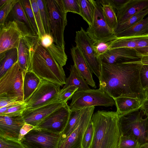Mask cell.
<instances>
[{
  "label": "cell",
  "mask_w": 148,
  "mask_h": 148,
  "mask_svg": "<svg viewBox=\"0 0 148 148\" xmlns=\"http://www.w3.org/2000/svg\"><path fill=\"white\" fill-rule=\"evenodd\" d=\"M140 61L109 64L101 62L99 88L114 99L120 97L145 99L140 83Z\"/></svg>",
  "instance_id": "obj_1"
},
{
  "label": "cell",
  "mask_w": 148,
  "mask_h": 148,
  "mask_svg": "<svg viewBox=\"0 0 148 148\" xmlns=\"http://www.w3.org/2000/svg\"><path fill=\"white\" fill-rule=\"evenodd\" d=\"M91 121L94 131L90 148H117L121 132L117 112L98 110Z\"/></svg>",
  "instance_id": "obj_2"
},
{
  "label": "cell",
  "mask_w": 148,
  "mask_h": 148,
  "mask_svg": "<svg viewBox=\"0 0 148 148\" xmlns=\"http://www.w3.org/2000/svg\"><path fill=\"white\" fill-rule=\"evenodd\" d=\"M28 70L33 72L42 79L61 86L65 84L66 78L63 67L41 45L38 37L31 49Z\"/></svg>",
  "instance_id": "obj_3"
},
{
  "label": "cell",
  "mask_w": 148,
  "mask_h": 148,
  "mask_svg": "<svg viewBox=\"0 0 148 148\" xmlns=\"http://www.w3.org/2000/svg\"><path fill=\"white\" fill-rule=\"evenodd\" d=\"M119 123L121 135L136 139L142 146L148 144V117L141 107L119 115Z\"/></svg>",
  "instance_id": "obj_4"
},
{
  "label": "cell",
  "mask_w": 148,
  "mask_h": 148,
  "mask_svg": "<svg viewBox=\"0 0 148 148\" xmlns=\"http://www.w3.org/2000/svg\"><path fill=\"white\" fill-rule=\"evenodd\" d=\"M45 0L49 16L51 35L56 44L65 47L64 32L67 25V13L63 1Z\"/></svg>",
  "instance_id": "obj_5"
},
{
  "label": "cell",
  "mask_w": 148,
  "mask_h": 148,
  "mask_svg": "<svg viewBox=\"0 0 148 148\" xmlns=\"http://www.w3.org/2000/svg\"><path fill=\"white\" fill-rule=\"evenodd\" d=\"M116 105L114 99L100 89L77 91L69 106L71 110L95 106L106 107Z\"/></svg>",
  "instance_id": "obj_6"
},
{
  "label": "cell",
  "mask_w": 148,
  "mask_h": 148,
  "mask_svg": "<svg viewBox=\"0 0 148 148\" xmlns=\"http://www.w3.org/2000/svg\"><path fill=\"white\" fill-rule=\"evenodd\" d=\"M26 71L14 64L0 78V95L16 97L19 101H23V82Z\"/></svg>",
  "instance_id": "obj_7"
},
{
  "label": "cell",
  "mask_w": 148,
  "mask_h": 148,
  "mask_svg": "<svg viewBox=\"0 0 148 148\" xmlns=\"http://www.w3.org/2000/svg\"><path fill=\"white\" fill-rule=\"evenodd\" d=\"M61 86L42 79L32 95L24 102L26 109H34L57 101Z\"/></svg>",
  "instance_id": "obj_8"
},
{
  "label": "cell",
  "mask_w": 148,
  "mask_h": 148,
  "mask_svg": "<svg viewBox=\"0 0 148 148\" xmlns=\"http://www.w3.org/2000/svg\"><path fill=\"white\" fill-rule=\"evenodd\" d=\"M61 134L35 127L20 141L25 148H58Z\"/></svg>",
  "instance_id": "obj_9"
},
{
  "label": "cell",
  "mask_w": 148,
  "mask_h": 148,
  "mask_svg": "<svg viewBox=\"0 0 148 148\" xmlns=\"http://www.w3.org/2000/svg\"><path fill=\"white\" fill-rule=\"evenodd\" d=\"M28 29L24 23L14 20L9 21L1 27L0 53L11 49L17 48L24 35L31 32Z\"/></svg>",
  "instance_id": "obj_10"
},
{
  "label": "cell",
  "mask_w": 148,
  "mask_h": 148,
  "mask_svg": "<svg viewBox=\"0 0 148 148\" xmlns=\"http://www.w3.org/2000/svg\"><path fill=\"white\" fill-rule=\"evenodd\" d=\"M95 11L92 25L86 31L93 42H109L116 37L114 30L108 26L103 15L102 6L98 0L95 1Z\"/></svg>",
  "instance_id": "obj_11"
},
{
  "label": "cell",
  "mask_w": 148,
  "mask_h": 148,
  "mask_svg": "<svg viewBox=\"0 0 148 148\" xmlns=\"http://www.w3.org/2000/svg\"><path fill=\"white\" fill-rule=\"evenodd\" d=\"M75 42L76 46L81 50L92 72L99 80L100 77L101 62L95 55L92 47L93 41L83 28L81 27L80 30L76 32Z\"/></svg>",
  "instance_id": "obj_12"
},
{
  "label": "cell",
  "mask_w": 148,
  "mask_h": 148,
  "mask_svg": "<svg viewBox=\"0 0 148 148\" xmlns=\"http://www.w3.org/2000/svg\"><path fill=\"white\" fill-rule=\"evenodd\" d=\"M71 109L67 103H64L44 119L36 126L38 128L61 134L67 124Z\"/></svg>",
  "instance_id": "obj_13"
},
{
  "label": "cell",
  "mask_w": 148,
  "mask_h": 148,
  "mask_svg": "<svg viewBox=\"0 0 148 148\" xmlns=\"http://www.w3.org/2000/svg\"><path fill=\"white\" fill-rule=\"evenodd\" d=\"M95 107L86 108L77 126L65 139L60 141L58 148H82L83 136L94 113Z\"/></svg>",
  "instance_id": "obj_14"
},
{
  "label": "cell",
  "mask_w": 148,
  "mask_h": 148,
  "mask_svg": "<svg viewBox=\"0 0 148 148\" xmlns=\"http://www.w3.org/2000/svg\"><path fill=\"white\" fill-rule=\"evenodd\" d=\"M22 114L0 115V136L18 140L20 131L25 123Z\"/></svg>",
  "instance_id": "obj_15"
},
{
  "label": "cell",
  "mask_w": 148,
  "mask_h": 148,
  "mask_svg": "<svg viewBox=\"0 0 148 148\" xmlns=\"http://www.w3.org/2000/svg\"><path fill=\"white\" fill-rule=\"evenodd\" d=\"M141 56L135 49L119 48L110 49L99 59L101 62L115 64L140 61Z\"/></svg>",
  "instance_id": "obj_16"
},
{
  "label": "cell",
  "mask_w": 148,
  "mask_h": 148,
  "mask_svg": "<svg viewBox=\"0 0 148 148\" xmlns=\"http://www.w3.org/2000/svg\"><path fill=\"white\" fill-rule=\"evenodd\" d=\"M64 103L56 101L34 109H25L22 112V116L25 123L36 127Z\"/></svg>",
  "instance_id": "obj_17"
},
{
  "label": "cell",
  "mask_w": 148,
  "mask_h": 148,
  "mask_svg": "<svg viewBox=\"0 0 148 148\" xmlns=\"http://www.w3.org/2000/svg\"><path fill=\"white\" fill-rule=\"evenodd\" d=\"M38 36L30 32L25 34L21 39L18 47V63L25 71L28 70L31 49Z\"/></svg>",
  "instance_id": "obj_18"
},
{
  "label": "cell",
  "mask_w": 148,
  "mask_h": 148,
  "mask_svg": "<svg viewBox=\"0 0 148 148\" xmlns=\"http://www.w3.org/2000/svg\"><path fill=\"white\" fill-rule=\"evenodd\" d=\"M71 54L74 64L88 84L94 88H96L92 77V71L85 60L81 49L77 46L71 49Z\"/></svg>",
  "instance_id": "obj_19"
},
{
  "label": "cell",
  "mask_w": 148,
  "mask_h": 148,
  "mask_svg": "<svg viewBox=\"0 0 148 148\" xmlns=\"http://www.w3.org/2000/svg\"><path fill=\"white\" fill-rule=\"evenodd\" d=\"M148 8V0H130L122 8L115 12L118 25L134 15Z\"/></svg>",
  "instance_id": "obj_20"
},
{
  "label": "cell",
  "mask_w": 148,
  "mask_h": 148,
  "mask_svg": "<svg viewBox=\"0 0 148 148\" xmlns=\"http://www.w3.org/2000/svg\"><path fill=\"white\" fill-rule=\"evenodd\" d=\"M119 115H123L140 108L143 100L138 98L120 97L114 99Z\"/></svg>",
  "instance_id": "obj_21"
},
{
  "label": "cell",
  "mask_w": 148,
  "mask_h": 148,
  "mask_svg": "<svg viewBox=\"0 0 148 148\" xmlns=\"http://www.w3.org/2000/svg\"><path fill=\"white\" fill-rule=\"evenodd\" d=\"M72 85L78 88L77 91L85 90L90 89L74 64L71 66L70 75L66 78L65 84L62 89H65Z\"/></svg>",
  "instance_id": "obj_22"
},
{
  "label": "cell",
  "mask_w": 148,
  "mask_h": 148,
  "mask_svg": "<svg viewBox=\"0 0 148 148\" xmlns=\"http://www.w3.org/2000/svg\"><path fill=\"white\" fill-rule=\"evenodd\" d=\"M115 35L116 38L148 36V16L132 27Z\"/></svg>",
  "instance_id": "obj_23"
},
{
  "label": "cell",
  "mask_w": 148,
  "mask_h": 148,
  "mask_svg": "<svg viewBox=\"0 0 148 148\" xmlns=\"http://www.w3.org/2000/svg\"><path fill=\"white\" fill-rule=\"evenodd\" d=\"M42 80L32 71H25L23 86L24 101L35 90Z\"/></svg>",
  "instance_id": "obj_24"
},
{
  "label": "cell",
  "mask_w": 148,
  "mask_h": 148,
  "mask_svg": "<svg viewBox=\"0 0 148 148\" xmlns=\"http://www.w3.org/2000/svg\"><path fill=\"white\" fill-rule=\"evenodd\" d=\"M85 108L71 110L66 125L61 134L60 141L65 139L75 130L84 113Z\"/></svg>",
  "instance_id": "obj_25"
},
{
  "label": "cell",
  "mask_w": 148,
  "mask_h": 148,
  "mask_svg": "<svg viewBox=\"0 0 148 148\" xmlns=\"http://www.w3.org/2000/svg\"><path fill=\"white\" fill-rule=\"evenodd\" d=\"M102 6V13L106 23L114 31L118 26L115 12L108 0H98Z\"/></svg>",
  "instance_id": "obj_26"
},
{
  "label": "cell",
  "mask_w": 148,
  "mask_h": 148,
  "mask_svg": "<svg viewBox=\"0 0 148 148\" xmlns=\"http://www.w3.org/2000/svg\"><path fill=\"white\" fill-rule=\"evenodd\" d=\"M5 52L4 58L0 60V78L18 60L17 48L11 49Z\"/></svg>",
  "instance_id": "obj_27"
},
{
  "label": "cell",
  "mask_w": 148,
  "mask_h": 148,
  "mask_svg": "<svg viewBox=\"0 0 148 148\" xmlns=\"http://www.w3.org/2000/svg\"><path fill=\"white\" fill-rule=\"evenodd\" d=\"M80 9V15L88 24L91 26L94 17L95 5V0H78Z\"/></svg>",
  "instance_id": "obj_28"
},
{
  "label": "cell",
  "mask_w": 148,
  "mask_h": 148,
  "mask_svg": "<svg viewBox=\"0 0 148 148\" xmlns=\"http://www.w3.org/2000/svg\"><path fill=\"white\" fill-rule=\"evenodd\" d=\"M11 12L14 19V20L24 23L29 29L32 34L35 35L20 0H19L15 4Z\"/></svg>",
  "instance_id": "obj_29"
},
{
  "label": "cell",
  "mask_w": 148,
  "mask_h": 148,
  "mask_svg": "<svg viewBox=\"0 0 148 148\" xmlns=\"http://www.w3.org/2000/svg\"><path fill=\"white\" fill-rule=\"evenodd\" d=\"M140 36L116 38L111 41L110 49L119 48L136 49Z\"/></svg>",
  "instance_id": "obj_30"
},
{
  "label": "cell",
  "mask_w": 148,
  "mask_h": 148,
  "mask_svg": "<svg viewBox=\"0 0 148 148\" xmlns=\"http://www.w3.org/2000/svg\"><path fill=\"white\" fill-rule=\"evenodd\" d=\"M46 49L60 66L63 67L65 65L67 57L65 52V47L53 43Z\"/></svg>",
  "instance_id": "obj_31"
},
{
  "label": "cell",
  "mask_w": 148,
  "mask_h": 148,
  "mask_svg": "<svg viewBox=\"0 0 148 148\" xmlns=\"http://www.w3.org/2000/svg\"><path fill=\"white\" fill-rule=\"evenodd\" d=\"M148 14V8L131 16L126 21L118 25L114 30L115 34L132 27Z\"/></svg>",
  "instance_id": "obj_32"
},
{
  "label": "cell",
  "mask_w": 148,
  "mask_h": 148,
  "mask_svg": "<svg viewBox=\"0 0 148 148\" xmlns=\"http://www.w3.org/2000/svg\"><path fill=\"white\" fill-rule=\"evenodd\" d=\"M20 1L35 35L39 37V30L30 0H20Z\"/></svg>",
  "instance_id": "obj_33"
},
{
  "label": "cell",
  "mask_w": 148,
  "mask_h": 148,
  "mask_svg": "<svg viewBox=\"0 0 148 148\" xmlns=\"http://www.w3.org/2000/svg\"><path fill=\"white\" fill-rule=\"evenodd\" d=\"M37 0L45 32L51 35L49 16L46 0Z\"/></svg>",
  "instance_id": "obj_34"
},
{
  "label": "cell",
  "mask_w": 148,
  "mask_h": 148,
  "mask_svg": "<svg viewBox=\"0 0 148 148\" xmlns=\"http://www.w3.org/2000/svg\"><path fill=\"white\" fill-rule=\"evenodd\" d=\"M32 8L34 14L36 23L38 27L39 32V38L45 34V32L42 19L37 3V0H30Z\"/></svg>",
  "instance_id": "obj_35"
},
{
  "label": "cell",
  "mask_w": 148,
  "mask_h": 148,
  "mask_svg": "<svg viewBox=\"0 0 148 148\" xmlns=\"http://www.w3.org/2000/svg\"><path fill=\"white\" fill-rule=\"evenodd\" d=\"M78 90V88L73 85L65 89H62L58 95L56 100L62 103H66L68 100L72 99L74 93Z\"/></svg>",
  "instance_id": "obj_36"
},
{
  "label": "cell",
  "mask_w": 148,
  "mask_h": 148,
  "mask_svg": "<svg viewBox=\"0 0 148 148\" xmlns=\"http://www.w3.org/2000/svg\"><path fill=\"white\" fill-rule=\"evenodd\" d=\"M111 41L108 42L103 41H93L92 47L95 55L99 60V58L110 49Z\"/></svg>",
  "instance_id": "obj_37"
},
{
  "label": "cell",
  "mask_w": 148,
  "mask_h": 148,
  "mask_svg": "<svg viewBox=\"0 0 148 148\" xmlns=\"http://www.w3.org/2000/svg\"><path fill=\"white\" fill-rule=\"evenodd\" d=\"M142 145L136 139L121 135L117 148H141Z\"/></svg>",
  "instance_id": "obj_38"
},
{
  "label": "cell",
  "mask_w": 148,
  "mask_h": 148,
  "mask_svg": "<svg viewBox=\"0 0 148 148\" xmlns=\"http://www.w3.org/2000/svg\"><path fill=\"white\" fill-rule=\"evenodd\" d=\"M19 0H8V1L0 8V27L5 25V20L11 12L13 7Z\"/></svg>",
  "instance_id": "obj_39"
},
{
  "label": "cell",
  "mask_w": 148,
  "mask_h": 148,
  "mask_svg": "<svg viewBox=\"0 0 148 148\" xmlns=\"http://www.w3.org/2000/svg\"><path fill=\"white\" fill-rule=\"evenodd\" d=\"M94 131V127L91 121L84 135L82 143V148H90L92 140Z\"/></svg>",
  "instance_id": "obj_40"
},
{
  "label": "cell",
  "mask_w": 148,
  "mask_h": 148,
  "mask_svg": "<svg viewBox=\"0 0 148 148\" xmlns=\"http://www.w3.org/2000/svg\"><path fill=\"white\" fill-rule=\"evenodd\" d=\"M0 148H25L18 140L0 136Z\"/></svg>",
  "instance_id": "obj_41"
},
{
  "label": "cell",
  "mask_w": 148,
  "mask_h": 148,
  "mask_svg": "<svg viewBox=\"0 0 148 148\" xmlns=\"http://www.w3.org/2000/svg\"><path fill=\"white\" fill-rule=\"evenodd\" d=\"M65 11L80 14V9L78 0H63Z\"/></svg>",
  "instance_id": "obj_42"
},
{
  "label": "cell",
  "mask_w": 148,
  "mask_h": 148,
  "mask_svg": "<svg viewBox=\"0 0 148 148\" xmlns=\"http://www.w3.org/2000/svg\"><path fill=\"white\" fill-rule=\"evenodd\" d=\"M140 79L144 91L148 87V65L143 64L140 72Z\"/></svg>",
  "instance_id": "obj_43"
},
{
  "label": "cell",
  "mask_w": 148,
  "mask_h": 148,
  "mask_svg": "<svg viewBox=\"0 0 148 148\" xmlns=\"http://www.w3.org/2000/svg\"><path fill=\"white\" fill-rule=\"evenodd\" d=\"M26 109V104L24 102L17 103L8 109L3 114L5 115L10 114L22 113Z\"/></svg>",
  "instance_id": "obj_44"
},
{
  "label": "cell",
  "mask_w": 148,
  "mask_h": 148,
  "mask_svg": "<svg viewBox=\"0 0 148 148\" xmlns=\"http://www.w3.org/2000/svg\"><path fill=\"white\" fill-rule=\"evenodd\" d=\"M39 39L41 45L46 48L54 42L52 36L51 34H46Z\"/></svg>",
  "instance_id": "obj_45"
},
{
  "label": "cell",
  "mask_w": 148,
  "mask_h": 148,
  "mask_svg": "<svg viewBox=\"0 0 148 148\" xmlns=\"http://www.w3.org/2000/svg\"><path fill=\"white\" fill-rule=\"evenodd\" d=\"M16 101H18L17 97H10L5 95H0V108Z\"/></svg>",
  "instance_id": "obj_46"
},
{
  "label": "cell",
  "mask_w": 148,
  "mask_h": 148,
  "mask_svg": "<svg viewBox=\"0 0 148 148\" xmlns=\"http://www.w3.org/2000/svg\"><path fill=\"white\" fill-rule=\"evenodd\" d=\"M115 12L123 7L130 0H108Z\"/></svg>",
  "instance_id": "obj_47"
},
{
  "label": "cell",
  "mask_w": 148,
  "mask_h": 148,
  "mask_svg": "<svg viewBox=\"0 0 148 148\" xmlns=\"http://www.w3.org/2000/svg\"><path fill=\"white\" fill-rule=\"evenodd\" d=\"M35 127L25 123L21 128L19 133L18 140L20 141L24 136Z\"/></svg>",
  "instance_id": "obj_48"
},
{
  "label": "cell",
  "mask_w": 148,
  "mask_h": 148,
  "mask_svg": "<svg viewBox=\"0 0 148 148\" xmlns=\"http://www.w3.org/2000/svg\"><path fill=\"white\" fill-rule=\"evenodd\" d=\"M147 47H148V36H140L136 48Z\"/></svg>",
  "instance_id": "obj_49"
},
{
  "label": "cell",
  "mask_w": 148,
  "mask_h": 148,
  "mask_svg": "<svg viewBox=\"0 0 148 148\" xmlns=\"http://www.w3.org/2000/svg\"><path fill=\"white\" fill-rule=\"evenodd\" d=\"M20 102H22L18 101H16L6 106L0 108V115L3 114L10 108L11 107L15 104Z\"/></svg>",
  "instance_id": "obj_50"
},
{
  "label": "cell",
  "mask_w": 148,
  "mask_h": 148,
  "mask_svg": "<svg viewBox=\"0 0 148 148\" xmlns=\"http://www.w3.org/2000/svg\"><path fill=\"white\" fill-rule=\"evenodd\" d=\"M141 55H148V47L135 49Z\"/></svg>",
  "instance_id": "obj_51"
},
{
  "label": "cell",
  "mask_w": 148,
  "mask_h": 148,
  "mask_svg": "<svg viewBox=\"0 0 148 148\" xmlns=\"http://www.w3.org/2000/svg\"><path fill=\"white\" fill-rule=\"evenodd\" d=\"M141 107L148 117V99H145L143 101Z\"/></svg>",
  "instance_id": "obj_52"
},
{
  "label": "cell",
  "mask_w": 148,
  "mask_h": 148,
  "mask_svg": "<svg viewBox=\"0 0 148 148\" xmlns=\"http://www.w3.org/2000/svg\"><path fill=\"white\" fill-rule=\"evenodd\" d=\"M141 56L140 60L141 63L143 64L148 65V55Z\"/></svg>",
  "instance_id": "obj_53"
},
{
  "label": "cell",
  "mask_w": 148,
  "mask_h": 148,
  "mask_svg": "<svg viewBox=\"0 0 148 148\" xmlns=\"http://www.w3.org/2000/svg\"><path fill=\"white\" fill-rule=\"evenodd\" d=\"M8 1V0H0V8L3 6Z\"/></svg>",
  "instance_id": "obj_54"
},
{
  "label": "cell",
  "mask_w": 148,
  "mask_h": 148,
  "mask_svg": "<svg viewBox=\"0 0 148 148\" xmlns=\"http://www.w3.org/2000/svg\"><path fill=\"white\" fill-rule=\"evenodd\" d=\"M145 99H148V87L144 91Z\"/></svg>",
  "instance_id": "obj_55"
},
{
  "label": "cell",
  "mask_w": 148,
  "mask_h": 148,
  "mask_svg": "<svg viewBox=\"0 0 148 148\" xmlns=\"http://www.w3.org/2000/svg\"><path fill=\"white\" fill-rule=\"evenodd\" d=\"M141 148H148V144L144 145V146H142Z\"/></svg>",
  "instance_id": "obj_56"
},
{
  "label": "cell",
  "mask_w": 148,
  "mask_h": 148,
  "mask_svg": "<svg viewBox=\"0 0 148 148\" xmlns=\"http://www.w3.org/2000/svg\"><path fill=\"white\" fill-rule=\"evenodd\" d=\"M147 137L148 145V131L147 132Z\"/></svg>",
  "instance_id": "obj_57"
}]
</instances>
